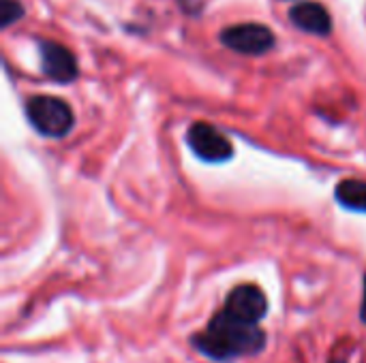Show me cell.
<instances>
[{
	"label": "cell",
	"instance_id": "ba28073f",
	"mask_svg": "<svg viewBox=\"0 0 366 363\" xmlns=\"http://www.w3.org/2000/svg\"><path fill=\"white\" fill-rule=\"evenodd\" d=\"M335 199L341 208L350 212L366 214V182L356 180V178L341 180L335 188Z\"/></svg>",
	"mask_w": 366,
	"mask_h": 363
},
{
	"label": "cell",
	"instance_id": "6da1fadb",
	"mask_svg": "<svg viewBox=\"0 0 366 363\" xmlns=\"http://www.w3.org/2000/svg\"><path fill=\"white\" fill-rule=\"evenodd\" d=\"M191 344L212 362L229 363L259 355L266 349V332L221 308L202 332L191 336Z\"/></svg>",
	"mask_w": 366,
	"mask_h": 363
},
{
	"label": "cell",
	"instance_id": "5b68a950",
	"mask_svg": "<svg viewBox=\"0 0 366 363\" xmlns=\"http://www.w3.org/2000/svg\"><path fill=\"white\" fill-rule=\"evenodd\" d=\"M223 308L240 321L259 325L268 315V297L255 285H240L232 289Z\"/></svg>",
	"mask_w": 366,
	"mask_h": 363
},
{
	"label": "cell",
	"instance_id": "9c48e42d",
	"mask_svg": "<svg viewBox=\"0 0 366 363\" xmlns=\"http://www.w3.org/2000/svg\"><path fill=\"white\" fill-rule=\"evenodd\" d=\"M21 15H24V6L17 0H2L0 2V26L2 28H9Z\"/></svg>",
	"mask_w": 366,
	"mask_h": 363
},
{
	"label": "cell",
	"instance_id": "277c9868",
	"mask_svg": "<svg viewBox=\"0 0 366 363\" xmlns=\"http://www.w3.org/2000/svg\"><path fill=\"white\" fill-rule=\"evenodd\" d=\"M221 43L244 56H262L274 47L277 39L264 24H236L221 32Z\"/></svg>",
	"mask_w": 366,
	"mask_h": 363
},
{
	"label": "cell",
	"instance_id": "7a4b0ae2",
	"mask_svg": "<svg viewBox=\"0 0 366 363\" xmlns=\"http://www.w3.org/2000/svg\"><path fill=\"white\" fill-rule=\"evenodd\" d=\"M26 118L30 126L47 139L66 137L75 124L71 105L58 96L47 94H36L26 101Z\"/></svg>",
	"mask_w": 366,
	"mask_h": 363
},
{
	"label": "cell",
	"instance_id": "30bf717a",
	"mask_svg": "<svg viewBox=\"0 0 366 363\" xmlns=\"http://www.w3.org/2000/svg\"><path fill=\"white\" fill-rule=\"evenodd\" d=\"M360 319H362V323L366 325V274H365V280H362V304H360Z\"/></svg>",
	"mask_w": 366,
	"mask_h": 363
},
{
	"label": "cell",
	"instance_id": "8992f818",
	"mask_svg": "<svg viewBox=\"0 0 366 363\" xmlns=\"http://www.w3.org/2000/svg\"><path fill=\"white\" fill-rule=\"evenodd\" d=\"M41 71L56 83H71L79 75L77 60L71 49L56 41H39Z\"/></svg>",
	"mask_w": 366,
	"mask_h": 363
},
{
	"label": "cell",
	"instance_id": "52a82bcc",
	"mask_svg": "<svg viewBox=\"0 0 366 363\" xmlns=\"http://www.w3.org/2000/svg\"><path fill=\"white\" fill-rule=\"evenodd\" d=\"M292 24H296L300 30L317 34V36H328L332 30V17L328 9L320 2H300L290 11Z\"/></svg>",
	"mask_w": 366,
	"mask_h": 363
},
{
	"label": "cell",
	"instance_id": "3957f363",
	"mask_svg": "<svg viewBox=\"0 0 366 363\" xmlns=\"http://www.w3.org/2000/svg\"><path fill=\"white\" fill-rule=\"evenodd\" d=\"M187 143L191 152L206 163H227L234 156V145L214 124L210 122H193L187 133Z\"/></svg>",
	"mask_w": 366,
	"mask_h": 363
},
{
	"label": "cell",
	"instance_id": "8fae6325",
	"mask_svg": "<svg viewBox=\"0 0 366 363\" xmlns=\"http://www.w3.org/2000/svg\"><path fill=\"white\" fill-rule=\"evenodd\" d=\"M330 363H347V362H345V359H343V362H341V359H337V362H330Z\"/></svg>",
	"mask_w": 366,
	"mask_h": 363
}]
</instances>
